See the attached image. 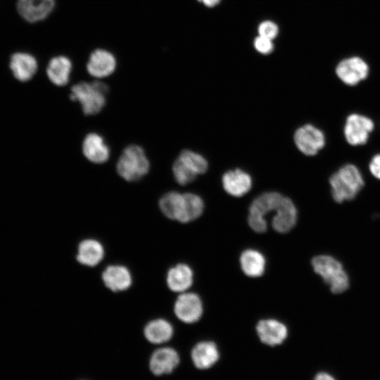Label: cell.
I'll use <instances>...</instances> for the list:
<instances>
[{"instance_id":"1","label":"cell","mask_w":380,"mask_h":380,"mask_svg":"<svg viewBox=\"0 0 380 380\" xmlns=\"http://www.w3.org/2000/svg\"><path fill=\"white\" fill-rule=\"evenodd\" d=\"M329 182L332 198L338 203L353 200L365 186L362 172L352 163L339 167L331 175Z\"/></svg>"},{"instance_id":"2","label":"cell","mask_w":380,"mask_h":380,"mask_svg":"<svg viewBox=\"0 0 380 380\" xmlns=\"http://www.w3.org/2000/svg\"><path fill=\"white\" fill-rule=\"evenodd\" d=\"M70 90V100L80 104L85 115H94L104 108L109 87L100 80H81L74 84Z\"/></svg>"},{"instance_id":"3","label":"cell","mask_w":380,"mask_h":380,"mask_svg":"<svg viewBox=\"0 0 380 380\" xmlns=\"http://www.w3.org/2000/svg\"><path fill=\"white\" fill-rule=\"evenodd\" d=\"M314 272L322 277L331 293L339 294L348 289L349 275L341 262L332 255L322 254L315 256L311 261Z\"/></svg>"},{"instance_id":"4","label":"cell","mask_w":380,"mask_h":380,"mask_svg":"<svg viewBox=\"0 0 380 380\" xmlns=\"http://www.w3.org/2000/svg\"><path fill=\"white\" fill-rule=\"evenodd\" d=\"M149 170V160L144 148L137 144L125 147L116 164L119 176L129 182L141 179L148 173Z\"/></svg>"},{"instance_id":"5","label":"cell","mask_w":380,"mask_h":380,"mask_svg":"<svg viewBox=\"0 0 380 380\" xmlns=\"http://www.w3.org/2000/svg\"><path fill=\"white\" fill-rule=\"evenodd\" d=\"M208 170V162L200 154L190 150H183L172 165L175 181L184 186L193 182L197 175Z\"/></svg>"},{"instance_id":"6","label":"cell","mask_w":380,"mask_h":380,"mask_svg":"<svg viewBox=\"0 0 380 380\" xmlns=\"http://www.w3.org/2000/svg\"><path fill=\"white\" fill-rule=\"evenodd\" d=\"M370 66L362 57L349 56L341 59L334 68L336 79L348 87H355L367 80L370 75Z\"/></svg>"},{"instance_id":"7","label":"cell","mask_w":380,"mask_h":380,"mask_svg":"<svg viewBox=\"0 0 380 380\" xmlns=\"http://www.w3.org/2000/svg\"><path fill=\"white\" fill-rule=\"evenodd\" d=\"M281 196L277 192H267L254 199L248 217V224L253 231L262 233L267 230V218L272 215Z\"/></svg>"},{"instance_id":"8","label":"cell","mask_w":380,"mask_h":380,"mask_svg":"<svg viewBox=\"0 0 380 380\" xmlns=\"http://www.w3.org/2000/svg\"><path fill=\"white\" fill-rule=\"evenodd\" d=\"M118 65L115 53L105 48H96L89 55L85 64L87 74L94 80H102L113 76Z\"/></svg>"},{"instance_id":"9","label":"cell","mask_w":380,"mask_h":380,"mask_svg":"<svg viewBox=\"0 0 380 380\" xmlns=\"http://www.w3.org/2000/svg\"><path fill=\"white\" fill-rule=\"evenodd\" d=\"M374 129V122L370 118L360 113H351L346 119L343 136L350 145L362 146L367 143Z\"/></svg>"},{"instance_id":"10","label":"cell","mask_w":380,"mask_h":380,"mask_svg":"<svg viewBox=\"0 0 380 380\" xmlns=\"http://www.w3.org/2000/svg\"><path fill=\"white\" fill-rule=\"evenodd\" d=\"M294 141L301 153L312 156L324 148L326 139L321 129L312 125L306 124L296 131Z\"/></svg>"},{"instance_id":"11","label":"cell","mask_w":380,"mask_h":380,"mask_svg":"<svg viewBox=\"0 0 380 380\" xmlns=\"http://www.w3.org/2000/svg\"><path fill=\"white\" fill-rule=\"evenodd\" d=\"M56 4V0H17L16 9L24 21L33 24L48 18Z\"/></svg>"},{"instance_id":"12","label":"cell","mask_w":380,"mask_h":380,"mask_svg":"<svg viewBox=\"0 0 380 380\" xmlns=\"http://www.w3.org/2000/svg\"><path fill=\"white\" fill-rule=\"evenodd\" d=\"M73 71V61L69 56L64 54H58L51 57L45 67L47 78L57 87L68 85L72 79Z\"/></svg>"},{"instance_id":"13","label":"cell","mask_w":380,"mask_h":380,"mask_svg":"<svg viewBox=\"0 0 380 380\" xmlns=\"http://www.w3.org/2000/svg\"><path fill=\"white\" fill-rule=\"evenodd\" d=\"M203 303L200 297L194 293H182L176 299L174 312L177 317L187 324L200 319L203 314Z\"/></svg>"},{"instance_id":"14","label":"cell","mask_w":380,"mask_h":380,"mask_svg":"<svg viewBox=\"0 0 380 380\" xmlns=\"http://www.w3.org/2000/svg\"><path fill=\"white\" fill-rule=\"evenodd\" d=\"M297 215V210L292 201L282 195L271 215L272 227L279 233L289 232L296 225Z\"/></svg>"},{"instance_id":"15","label":"cell","mask_w":380,"mask_h":380,"mask_svg":"<svg viewBox=\"0 0 380 380\" xmlns=\"http://www.w3.org/2000/svg\"><path fill=\"white\" fill-rule=\"evenodd\" d=\"M9 67L15 79L20 82H27L37 72L39 62L34 54L20 51L11 56Z\"/></svg>"},{"instance_id":"16","label":"cell","mask_w":380,"mask_h":380,"mask_svg":"<svg viewBox=\"0 0 380 380\" xmlns=\"http://www.w3.org/2000/svg\"><path fill=\"white\" fill-rule=\"evenodd\" d=\"M82 151L84 156L95 164L107 162L110 155V148L103 137L95 132L85 136L82 144Z\"/></svg>"},{"instance_id":"17","label":"cell","mask_w":380,"mask_h":380,"mask_svg":"<svg viewBox=\"0 0 380 380\" xmlns=\"http://www.w3.org/2000/svg\"><path fill=\"white\" fill-rule=\"evenodd\" d=\"M256 331L260 340L270 346L281 344L288 336L285 324L274 319L259 321Z\"/></svg>"},{"instance_id":"18","label":"cell","mask_w":380,"mask_h":380,"mask_svg":"<svg viewBox=\"0 0 380 380\" xmlns=\"http://www.w3.org/2000/svg\"><path fill=\"white\" fill-rule=\"evenodd\" d=\"M179 356L172 348L165 347L157 349L151 356L149 367L156 376L170 374L179 365Z\"/></svg>"},{"instance_id":"19","label":"cell","mask_w":380,"mask_h":380,"mask_svg":"<svg viewBox=\"0 0 380 380\" xmlns=\"http://www.w3.org/2000/svg\"><path fill=\"white\" fill-rule=\"evenodd\" d=\"M105 286L113 292L128 289L132 284V277L128 268L121 265L108 266L101 275Z\"/></svg>"},{"instance_id":"20","label":"cell","mask_w":380,"mask_h":380,"mask_svg":"<svg viewBox=\"0 0 380 380\" xmlns=\"http://www.w3.org/2000/svg\"><path fill=\"white\" fill-rule=\"evenodd\" d=\"M191 356L196 367L200 369H206L213 367L217 362L220 353L215 343L204 341L194 346Z\"/></svg>"},{"instance_id":"21","label":"cell","mask_w":380,"mask_h":380,"mask_svg":"<svg viewBox=\"0 0 380 380\" xmlns=\"http://www.w3.org/2000/svg\"><path fill=\"white\" fill-rule=\"evenodd\" d=\"M224 189L229 195L241 197L251 188L252 180L250 175L240 169L229 170L222 177Z\"/></svg>"},{"instance_id":"22","label":"cell","mask_w":380,"mask_h":380,"mask_svg":"<svg viewBox=\"0 0 380 380\" xmlns=\"http://www.w3.org/2000/svg\"><path fill=\"white\" fill-rule=\"evenodd\" d=\"M166 280L167 286L171 291L184 293L192 285L193 271L186 264H177L168 270Z\"/></svg>"},{"instance_id":"23","label":"cell","mask_w":380,"mask_h":380,"mask_svg":"<svg viewBox=\"0 0 380 380\" xmlns=\"http://www.w3.org/2000/svg\"><path fill=\"white\" fill-rule=\"evenodd\" d=\"M104 254V248L101 242L94 239H87L78 245L77 260L83 265L94 267L103 260Z\"/></svg>"},{"instance_id":"24","label":"cell","mask_w":380,"mask_h":380,"mask_svg":"<svg viewBox=\"0 0 380 380\" xmlns=\"http://www.w3.org/2000/svg\"><path fill=\"white\" fill-rule=\"evenodd\" d=\"M163 214L170 220L182 223L184 212V194L177 191H169L163 195L158 202Z\"/></svg>"},{"instance_id":"25","label":"cell","mask_w":380,"mask_h":380,"mask_svg":"<svg viewBox=\"0 0 380 380\" xmlns=\"http://www.w3.org/2000/svg\"><path fill=\"white\" fill-rule=\"evenodd\" d=\"M173 327L166 319L158 318L148 322L144 327L146 338L151 343L160 344L171 339Z\"/></svg>"},{"instance_id":"26","label":"cell","mask_w":380,"mask_h":380,"mask_svg":"<svg viewBox=\"0 0 380 380\" xmlns=\"http://www.w3.org/2000/svg\"><path fill=\"white\" fill-rule=\"evenodd\" d=\"M240 264L246 275L258 277L262 275L265 272L266 262L260 252L254 249H247L241 255Z\"/></svg>"},{"instance_id":"27","label":"cell","mask_w":380,"mask_h":380,"mask_svg":"<svg viewBox=\"0 0 380 380\" xmlns=\"http://www.w3.org/2000/svg\"><path fill=\"white\" fill-rule=\"evenodd\" d=\"M184 212L182 223H187L199 217L204 209L202 198L192 193L184 194Z\"/></svg>"},{"instance_id":"28","label":"cell","mask_w":380,"mask_h":380,"mask_svg":"<svg viewBox=\"0 0 380 380\" xmlns=\"http://www.w3.org/2000/svg\"><path fill=\"white\" fill-rule=\"evenodd\" d=\"M258 35L273 40L279 34V27L273 21L265 20L258 27Z\"/></svg>"},{"instance_id":"29","label":"cell","mask_w":380,"mask_h":380,"mask_svg":"<svg viewBox=\"0 0 380 380\" xmlns=\"http://www.w3.org/2000/svg\"><path fill=\"white\" fill-rule=\"evenodd\" d=\"M255 50L261 54L267 55L274 50L273 40L258 35L253 41Z\"/></svg>"},{"instance_id":"30","label":"cell","mask_w":380,"mask_h":380,"mask_svg":"<svg viewBox=\"0 0 380 380\" xmlns=\"http://www.w3.org/2000/svg\"><path fill=\"white\" fill-rule=\"evenodd\" d=\"M369 170L372 175L380 180V153L375 154L370 160Z\"/></svg>"},{"instance_id":"31","label":"cell","mask_w":380,"mask_h":380,"mask_svg":"<svg viewBox=\"0 0 380 380\" xmlns=\"http://www.w3.org/2000/svg\"><path fill=\"white\" fill-rule=\"evenodd\" d=\"M314 380H335L330 374L325 372L317 374Z\"/></svg>"},{"instance_id":"32","label":"cell","mask_w":380,"mask_h":380,"mask_svg":"<svg viewBox=\"0 0 380 380\" xmlns=\"http://www.w3.org/2000/svg\"><path fill=\"white\" fill-rule=\"evenodd\" d=\"M208 7H213L217 6L221 0H197Z\"/></svg>"}]
</instances>
